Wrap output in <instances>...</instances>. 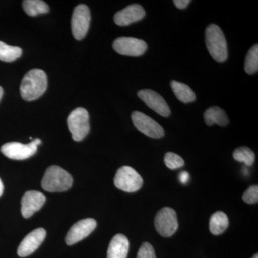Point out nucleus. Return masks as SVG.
<instances>
[{"mask_svg":"<svg viewBox=\"0 0 258 258\" xmlns=\"http://www.w3.org/2000/svg\"><path fill=\"white\" fill-rule=\"evenodd\" d=\"M47 77L45 71L32 69L24 76L20 85V94L25 101H35L46 91Z\"/></svg>","mask_w":258,"mask_h":258,"instance_id":"f257e3e1","label":"nucleus"},{"mask_svg":"<svg viewBox=\"0 0 258 258\" xmlns=\"http://www.w3.org/2000/svg\"><path fill=\"white\" fill-rule=\"evenodd\" d=\"M72 176L60 166L53 165L47 168L42 178V189L49 192H61L71 189Z\"/></svg>","mask_w":258,"mask_h":258,"instance_id":"f03ea898","label":"nucleus"},{"mask_svg":"<svg viewBox=\"0 0 258 258\" xmlns=\"http://www.w3.org/2000/svg\"><path fill=\"white\" fill-rule=\"evenodd\" d=\"M205 41L208 52L212 58L218 62H223L228 57L227 41L221 29L217 25H209L205 31Z\"/></svg>","mask_w":258,"mask_h":258,"instance_id":"7ed1b4c3","label":"nucleus"},{"mask_svg":"<svg viewBox=\"0 0 258 258\" xmlns=\"http://www.w3.org/2000/svg\"><path fill=\"white\" fill-rule=\"evenodd\" d=\"M67 123L73 139L76 142L82 141L90 131L89 114L87 110L83 108H76L68 117Z\"/></svg>","mask_w":258,"mask_h":258,"instance_id":"20e7f679","label":"nucleus"},{"mask_svg":"<svg viewBox=\"0 0 258 258\" xmlns=\"http://www.w3.org/2000/svg\"><path fill=\"white\" fill-rule=\"evenodd\" d=\"M114 184L118 189L125 192H135L142 188L143 179L133 168L124 166L117 171Z\"/></svg>","mask_w":258,"mask_h":258,"instance_id":"39448f33","label":"nucleus"},{"mask_svg":"<svg viewBox=\"0 0 258 258\" xmlns=\"http://www.w3.org/2000/svg\"><path fill=\"white\" fill-rule=\"evenodd\" d=\"M39 139L32 141L30 144H24L20 142H9L1 147V152L9 159L14 160H24L31 157L36 153L37 146L41 144Z\"/></svg>","mask_w":258,"mask_h":258,"instance_id":"423d86ee","label":"nucleus"},{"mask_svg":"<svg viewBox=\"0 0 258 258\" xmlns=\"http://www.w3.org/2000/svg\"><path fill=\"white\" fill-rule=\"evenodd\" d=\"M156 230L164 237H171L177 230V216L175 210L164 208L159 210L155 217Z\"/></svg>","mask_w":258,"mask_h":258,"instance_id":"0eeeda50","label":"nucleus"},{"mask_svg":"<svg viewBox=\"0 0 258 258\" xmlns=\"http://www.w3.org/2000/svg\"><path fill=\"white\" fill-rule=\"evenodd\" d=\"M91 18V12L87 5H79L75 8L71 20V28L76 40H81L86 37Z\"/></svg>","mask_w":258,"mask_h":258,"instance_id":"6e6552de","label":"nucleus"},{"mask_svg":"<svg viewBox=\"0 0 258 258\" xmlns=\"http://www.w3.org/2000/svg\"><path fill=\"white\" fill-rule=\"evenodd\" d=\"M113 47L120 55L139 57L145 53L147 44L144 40L134 37H121L113 42Z\"/></svg>","mask_w":258,"mask_h":258,"instance_id":"1a4fd4ad","label":"nucleus"},{"mask_svg":"<svg viewBox=\"0 0 258 258\" xmlns=\"http://www.w3.org/2000/svg\"><path fill=\"white\" fill-rule=\"evenodd\" d=\"M132 119L136 128L147 137L154 139L164 137V128L157 121L142 112H133Z\"/></svg>","mask_w":258,"mask_h":258,"instance_id":"9d476101","label":"nucleus"},{"mask_svg":"<svg viewBox=\"0 0 258 258\" xmlns=\"http://www.w3.org/2000/svg\"><path fill=\"white\" fill-rule=\"evenodd\" d=\"M97 222L94 219L88 218L75 223L71 227L66 237V244L73 245L88 237L96 229Z\"/></svg>","mask_w":258,"mask_h":258,"instance_id":"9b49d317","label":"nucleus"},{"mask_svg":"<svg viewBox=\"0 0 258 258\" xmlns=\"http://www.w3.org/2000/svg\"><path fill=\"white\" fill-rule=\"evenodd\" d=\"M138 96L153 111L163 117H168L171 114V110L165 100L157 92L152 90L144 89L139 91Z\"/></svg>","mask_w":258,"mask_h":258,"instance_id":"f8f14e48","label":"nucleus"},{"mask_svg":"<svg viewBox=\"0 0 258 258\" xmlns=\"http://www.w3.org/2000/svg\"><path fill=\"white\" fill-rule=\"evenodd\" d=\"M46 237V231L43 228H37L32 231L22 241L19 245L18 254L24 257L33 253L42 243Z\"/></svg>","mask_w":258,"mask_h":258,"instance_id":"ddd939ff","label":"nucleus"},{"mask_svg":"<svg viewBox=\"0 0 258 258\" xmlns=\"http://www.w3.org/2000/svg\"><path fill=\"white\" fill-rule=\"evenodd\" d=\"M46 201L43 194L37 191H28L25 193L21 200V212L23 217L29 218L38 211Z\"/></svg>","mask_w":258,"mask_h":258,"instance_id":"4468645a","label":"nucleus"},{"mask_svg":"<svg viewBox=\"0 0 258 258\" xmlns=\"http://www.w3.org/2000/svg\"><path fill=\"white\" fill-rule=\"evenodd\" d=\"M145 15L143 7L138 4L131 5L115 15L114 22L118 26H127L140 21Z\"/></svg>","mask_w":258,"mask_h":258,"instance_id":"2eb2a0df","label":"nucleus"},{"mask_svg":"<svg viewBox=\"0 0 258 258\" xmlns=\"http://www.w3.org/2000/svg\"><path fill=\"white\" fill-rule=\"evenodd\" d=\"M129 250V241L125 235L118 234L112 238L107 258H126Z\"/></svg>","mask_w":258,"mask_h":258,"instance_id":"dca6fc26","label":"nucleus"},{"mask_svg":"<svg viewBox=\"0 0 258 258\" xmlns=\"http://www.w3.org/2000/svg\"><path fill=\"white\" fill-rule=\"evenodd\" d=\"M204 118L206 124L210 126L214 124L225 126L229 123L228 117L225 112L217 106L208 108L204 113Z\"/></svg>","mask_w":258,"mask_h":258,"instance_id":"f3484780","label":"nucleus"},{"mask_svg":"<svg viewBox=\"0 0 258 258\" xmlns=\"http://www.w3.org/2000/svg\"><path fill=\"white\" fill-rule=\"evenodd\" d=\"M171 87L176 98L183 103H191L196 99V95L192 89L184 83L173 81L171 82Z\"/></svg>","mask_w":258,"mask_h":258,"instance_id":"a211bd4d","label":"nucleus"},{"mask_svg":"<svg viewBox=\"0 0 258 258\" xmlns=\"http://www.w3.org/2000/svg\"><path fill=\"white\" fill-rule=\"evenodd\" d=\"M228 225V217L225 212H216L210 217V230L213 235H219L223 233Z\"/></svg>","mask_w":258,"mask_h":258,"instance_id":"6ab92c4d","label":"nucleus"},{"mask_svg":"<svg viewBox=\"0 0 258 258\" xmlns=\"http://www.w3.org/2000/svg\"><path fill=\"white\" fill-rule=\"evenodd\" d=\"M23 7L24 11L30 17L45 14L50 10L47 3L41 0H25L23 1Z\"/></svg>","mask_w":258,"mask_h":258,"instance_id":"aec40b11","label":"nucleus"},{"mask_svg":"<svg viewBox=\"0 0 258 258\" xmlns=\"http://www.w3.org/2000/svg\"><path fill=\"white\" fill-rule=\"evenodd\" d=\"M23 50L20 47L10 46L0 41V60L3 62H14L21 57Z\"/></svg>","mask_w":258,"mask_h":258,"instance_id":"412c9836","label":"nucleus"},{"mask_svg":"<svg viewBox=\"0 0 258 258\" xmlns=\"http://www.w3.org/2000/svg\"><path fill=\"white\" fill-rule=\"evenodd\" d=\"M244 70L247 74H254L258 70V45L249 49L244 62Z\"/></svg>","mask_w":258,"mask_h":258,"instance_id":"4be33fe9","label":"nucleus"},{"mask_svg":"<svg viewBox=\"0 0 258 258\" xmlns=\"http://www.w3.org/2000/svg\"><path fill=\"white\" fill-rule=\"evenodd\" d=\"M233 157L236 161L244 163L247 166H252L255 159L254 153L247 147H241L235 149L233 152Z\"/></svg>","mask_w":258,"mask_h":258,"instance_id":"5701e85b","label":"nucleus"},{"mask_svg":"<svg viewBox=\"0 0 258 258\" xmlns=\"http://www.w3.org/2000/svg\"><path fill=\"white\" fill-rule=\"evenodd\" d=\"M164 163L166 166L171 170L179 169L184 165V161L182 158L173 152L166 153L164 157Z\"/></svg>","mask_w":258,"mask_h":258,"instance_id":"b1692460","label":"nucleus"},{"mask_svg":"<svg viewBox=\"0 0 258 258\" xmlns=\"http://www.w3.org/2000/svg\"><path fill=\"white\" fill-rule=\"evenodd\" d=\"M242 200L244 203L252 205L258 202V186L257 185L249 186L242 195Z\"/></svg>","mask_w":258,"mask_h":258,"instance_id":"393cba45","label":"nucleus"},{"mask_svg":"<svg viewBox=\"0 0 258 258\" xmlns=\"http://www.w3.org/2000/svg\"><path fill=\"white\" fill-rule=\"evenodd\" d=\"M137 258H157L152 244L149 242L142 244L137 254Z\"/></svg>","mask_w":258,"mask_h":258,"instance_id":"a878e982","label":"nucleus"},{"mask_svg":"<svg viewBox=\"0 0 258 258\" xmlns=\"http://www.w3.org/2000/svg\"><path fill=\"white\" fill-rule=\"evenodd\" d=\"M191 3L190 0H175L174 1V5L178 9L183 10L186 8L189 3Z\"/></svg>","mask_w":258,"mask_h":258,"instance_id":"bb28decb","label":"nucleus"},{"mask_svg":"<svg viewBox=\"0 0 258 258\" xmlns=\"http://www.w3.org/2000/svg\"><path fill=\"white\" fill-rule=\"evenodd\" d=\"M189 175L186 171H182V172L180 174L179 180L182 184H186V183L189 181Z\"/></svg>","mask_w":258,"mask_h":258,"instance_id":"cd10ccee","label":"nucleus"},{"mask_svg":"<svg viewBox=\"0 0 258 258\" xmlns=\"http://www.w3.org/2000/svg\"><path fill=\"white\" fill-rule=\"evenodd\" d=\"M3 191H4V185H3V181L0 179V197L3 195Z\"/></svg>","mask_w":258,"mask_h":258,"instance_id":"c85d7f7f","label":"nucleus"},{"mask_svg":"<svg viewBox=\"0 0 258 258\" xmlns=\"http://www.w3.org/2000/svg\"><path fill=\"white\" fill-rule=\"evenodd\" d=\"M3 96V88L0 86V101H1L2 98Z\"/></svg>","mask_w":258,"mask_h":258,"instance_id":"c756f323","label":"nucleus"},{"mask_svg":"<svg viewBox=\"0 0 258 258\" xmlns=\"http://www.w3.org/2000/svg\"><path fill=\"white\" fill-rule=\"evenodd\" d=\"M252 258H258V254H254L253 257H252Z\"/></svg>","mask_w":258,"mask_h":258,"instance_id":"7c9ffc66","label":"nucleus"}]
</instances>
